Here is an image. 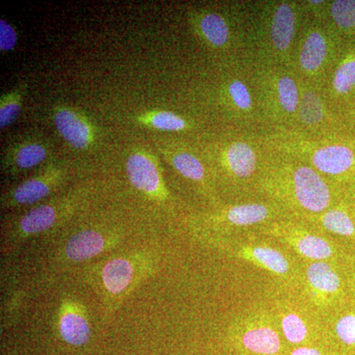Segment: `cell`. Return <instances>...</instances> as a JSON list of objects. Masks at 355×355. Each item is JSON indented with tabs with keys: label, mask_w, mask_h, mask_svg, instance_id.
Returning a JSON list of instances; mask_svg holds the SVG:
<instances>
[{
	"label": "cell",
	"mask_w": 355,
	"mask_h": 355,
	"mask_svg": "<svg viewBox=\"0 0 355 355\" xmlns=\"http://www.w3.org/2000/svg\"><path fill=\"white\" fill-rule=\"evenodd\" d=\"M338 340L347 345L355 347V313H349L340 317L335 327Z\"/></svg>",
	"instance_id": "obj_29"
},
{
	"label": "cell",
	"mask_w": 355,
	"mask_h": 355,
	"mask_svg": "<svg viewBox=\"0 0 355 355\" xmlns=\"http://www.w3.org/2000/svg\"><path fill=\"white\" fill-rule=\"evenodd\" d=\"M51 144L38 137H26L11 142L4 149L1 169L10 176H18L49 160Z\"/></svg>",
	"instance_id": "obj_18"
},
{
	"label": "cell",
	"mask_w": 355,
	"mask_h": 355,
	"mask_svg": "<svg viewBox=\"0 0 355 355\" xmlns=\"http://www.w3.org/2000/svg\"><path fill=\"white\" fill-rule=\"evenodd\" d=\"M254 230L284 243L300 256L313 261H327L336 254L335 248L328 240L308 227V224L291 217L268 222Z\"/></svg>",
	"instance_id": "obj_12"
},
{
	"label": "cell",
	"mask_w": 355,
	"mask_h": 355,
	"mask_svg": "<svg viewBox=\"0 0 355 355\" xmlns=\"http://www.w3.org/2000/svg\"><path fill=\"white\" fill-rule=\"evenodd\" d=\"M161 153L166 160L184 179L195 184L198 191L219 207V198L214 178L200 151L193 150L188 144L182 142H168L161 146Z\"/></svg>",
	"instance_id": "obj_15"
},
{
	"label": "cell",
	"mask_w": 355,
	"mask_h": 355,
	"mask_svg": "<svg viewBox=\"0 0 355 355\" xmlns=\"http://www.w3.org/2000/svg\"><path fill=\"white\" fill-rule=\"evenodd\" d=\"M322 89L331 110L349 127L355 118V41L345 42Z\"/></svg>",
	"instance_id": "obj_13"
},
{
	"label": "cell",
	"mask_w": 355,
	"mask_h": 355,
	"mask_svg": "<svg viewBox=\"0 0 355 355\" xmlns=\"http://www.w3.org/2000/svg\"><path fill=\"white\" fill-rule=\"evenodd\" d=\"M355 121V118L354 119V120H352V121H350V123H349V130H350V125H352V123H354Z\"/></svg>",
	"instance_id": "obj_35"
},
{
	"label": "cell",
	"mask_w": 355,
	"mask_h": 355,
	"mask_svg": "<svg viewBox=\"0 0 355 355\" xmlns=\"http://www.w3.org/2000/svg\"><path fill=\"white\" fill-rule=\"evenodd\" d=\"M282 329L287 342L300 345L308 338V328L302 318L295 313L288 312L282 318Z\"/></svg>",
	"instance_id": "obj_28"
},
{
	"label": "cell",
	"mask_w": 355,
	"mask_h": 355,
	"mask_svg": "<svg viewBox=\"0 0 355 355\" xmlns=\"http://www.w3.org/2000/svg\"><path fill=\"white\" fill-rule=\"evenodd\" d=\"M125 170L135 190L157 202H171V193L166 187L158 159L148 151L139 149L128 155Z\"/></svg>",
	"instance_id": "obj_17"
},
{
	"label": "cell",
	"mask_w": 355,
	"mask_h": 355,
	"mask_svg": "<svg viewBox=\"0 0 355 355\" xmlns=\"http://www.w3.org/2000/svg\"><path fill=\"white\" fill-rule=\"evenodd\" d=\"M299 221L304 222L318 231L324 230L342 237L355 238V221L347 191L340 202L323 214Z\"/></svg>",
	"instance_id": "obj_22"
},
{
	"label": "cell",
	"mask_w": 355,
	"mask_h": 355,
	"mask_svg": "<svg viewBox=\"0 0 355 355\" xmlns=\"http://www.w3.org/2000/svg\"><path fill=\"white\" fill-rule=\"evenodd\" d=\"M345 43L328 23L305 14L294 49L291 69L301 83L323 87Z\"/></svg>",
	"instance_id": "obj_6"
},
{
	"label": "cell",
	"mask_w": 355,
	"mask_h": 355,
	"mask_svg": "<svg viewBox=\"0 0 355 355\" xmlns=\"http://www.w3.org/2000/svg\"><path fill=\"white\" fill-rule=\"evenodd\" d=\"M347 196H349L350 207H352V216H354L355 221V184L347 189Z\"/></svg>",
	"instance_id": "obj_33"
},
{
	"label": "cell",
	"mask_w": 355,
	"mask_h": 355,
	"mask_svg": "<svg viewBox=\"0 0 355 355\" xmlns=\"http://www.w3.org/2000/svg\"><path fill=\"white\" fill-rule=\"evenodd\" d=\"M306 15L326 22L330 0H300Z\"/></svg>",
	"instance_id": "obj_31"
},
{
	"label": "cell",
	"mask_w": 355,
	"mask_h": 355,
	"mask_svg": "<svg viewBox=\"0 0 355 355\" xmlns=\"http://www.w3.org/2000/svg\"><path fill=\"white\" fill-rule=\"evenodd\" d=\"M27 84L16 86L0 97V128L3 130L17 120L22 110Z\"/></svg>",
	"instance_id": "obj_27"
},
{
	"label": "cell",
	"mask_w": 355,
	"mask_h": 355,
	"mask_svg": "<svg viewBox=\"0 0 355 355\" xmlns=\"http://www.w3.org/2000/svg\"><path fill=\"white\" fill-rule=\"evenodd\" d=\"M238 343L245 352L254 355H277L282 349L279 334L265 323L248 324L239 334Z\"/></svg>",
	"instance_id": "obj_23"
},
{
	"label": "cell",
	"mask_w": 355,
	"mask_h": 355,
	"mask_svg": "<svg viewBox=\"0 0 355 355\" xmlns=\"http://www.w3.org/2000/svg\"><path fill=\"white\" fill-rule=\"evenodd\" d=\"M326 22L343 41H355V0H330Z\"/></svg>",
	"instance_id": "obj_26"
},
{
	"label": "cell",
	"mask_w": 355,
	"mask_h": 355,
	"mask_svg": "<svg viewBox=\"0 0 355 355\" xmlns=\"http://www.w3.org/2000/svg\"><path fill=\"white\" fill-rule=\"evenodd\" d=\"M266 148L310 166L331 183L355 184V135L352 132L311 137L296 132H263Z\"/></svg>",
	"instance_id": "obj_4"
},
{
	"label": "cell",
	"mask_w": 355,
	"mask_h": 355,
	"mask_svg": "<svg viewBox=\"0 0 355 355\" xmlns=\"http://www.w3.org/2000/svg\"><path fill=\"white\" fill-rule=\"evenodd\" d=\"M291 132L311 137L352 132L347 123L331 110L324 98L323 89L301 81L295 128Z\"/></svg>",
	"instance_id": "obj_11"
},
{
	"label": "cell",
	"mask_w": 355,
	"mask_h": 355,
	"mask_svg": "<svg viewBox=\"0 0 355 355\" xmlns=\"http://www.w3.org/2000/svg\"><path fill=\"white\" fill-rule=\"evenodd\" d=\"M18 42V35L15 28L6 19H0V51H13Z\"/></svg>",
	"instance_id": "obj_30"
},
{
	"label": "cell",
	"mask_w": 355,
	"mask_h": 355,
	"mask_svg": "<svg viewBox=\"0 0 355 355\" xmlns=\"http://www.w3.org/2000/svg\"><path fill=\"white\" fill-rule=\"evenodd\" d=\"M67 177V166L49 161L36 174L2 193L1 209H17L41 202L62 188Z\"/></svg>",
	"instance_id": "obj_14"
},
{
	"label": "cell",
	"mask_w": 355,
	"mask_h": 355,
	"mask_svg": "<svg viewBox=\"0 0 355 355\" xmlns=\"http://www.w3.org/2000/svg\"><path fill=\"white\" fill-rule=\"evenodd\" d=\"M153 259L147 253L121 254L96 266L93 275L108 312L153 272Z\"/></svg>",
	"instance_id": "obj_9"
},
{
	"label": "cell",
	"mask_w": 355,
	"mask_h": 355,
	"mask_svg": "<svg viewBox=\"0 0 355 355\" xmlns=\"http://www.w3.org/2000/svg\"><path fill=\"white\" fill-rule=\"evenodd\" d=\"M304 19L300 0H263L248 4L247 62L291 69Z\"/></svg>",
	"instance_id": "obj_2"
},
{
	"label": "cell",
	"mask_w": 355,
	"mask_h": 355,
	"mask_svg": "<svg viewBox=\"0 0 355 355\" xmlns=\"http://www.w3.org/2000/svg\"><path fill=\"white\" fill-rule=\"evenodd\" d=\"M189 22L202 43L221 55V64L246 60L247 6L245 4L229 12L207 8L191 9L189 12Z\"/></svg>",
	"instance_id": "obj_7"
},
{
	"label": "cell",
	"mask_w": 355,
	"mask_h": 355,
	"mask_svg": "<svg viewBox=\"0 0 355 355\" xmlns=\"http://www.w3.org/2000/svg\"><path fill=\"white\" fill-rule=\"evenodd\" d=\"M58 133L74 149L90 150L97 140V128L86 114L69 106H58L53 112Z\"/></svg>",
	"instance_id": "obj_19"
},
{
	"label": "cell",
	"mask_w": 355,
	"mask_h": 355,
	"mask_svg": "<svg viewBox=\"0 0 355 355\" xmlns=\"http://www.w3.org/2000/svg\"><path fill=\"white\" fill-rule=\"evenodd\" d=\"M200 155L216 186L237 198L257 193V187L270 155L263 132L225 130L202 144Z\"/></svg>",
	"instance_id": "obj_3"
},
{
	"label": "cell",
	"mask_w": 355,
	"mask_h": 355,
	"mask_svg": "<svg viewBox=\"0 0 355 355\" xmlns=\"http://www.w3.org/2000/svg\"><path fill=\"white\" fill-rule=\"evenodd\" d=\"M207 241L230 257L246 261L279 277L291 272V263L286 257L275 248L254 244L237 237L219 238Z\"/></svg>",
	"instance_id": "obj_16"
},
{
	"label": "cell",
	"mask_w": 355,
	"mask_h": 355,
	"mask_svg": "<svg viewBox=\"0 0 355 355\" xmlns=\"http://www.w3.org/2000/svg\"><path fill=\"white\" fill-rule=\"evenodd\" d=\"M347 189L331 183L297 159L270 151L257 193L275 203L287 217L304 220L331 209Z\"/></svg>",
	"instance_id": "obj_1"
},
{
	"label": "cell",
	"mask_w": 355,
	"mask_h": 355,
	"mask_svg": "<svg viewBox=\"0 0 355 355\" xmlns=\"http://www.w3.org/2000/svg\"><path fill=\"white\" fill-rule=\"evenodd\" d=\"M58 330L60 338L73 347H83L89 342L91 326L85 306L73 297L60 301L58 313Z\"/></svg>",
	"instance_id": "obj_21"
},
{
	"label": "cell",
	"mask_w": 355,
	"mask_h": 355,
	"mask_svg": "<svg viewBox=\"0 0 355 355\" xmlns=\"http://www.w3.org/2000/svg\"><path fill=\"white\" fill-rule=\"evenodd\" d=\"M83 191H73L36 205L7 226L4 237L9 246L20 245L28 239L60 227L76 214L83 203Z\"/></svg>",
	"instance_id": "obj_10"
},
{
	"label": "cell",
	"mask_w": 355,
	"mask_h": 355,
	"mask_svg": "<svg viewBox=\"0 0 355 355\" xmlns=\"http://www.w3.org/2000/svg\"><path fill=\"white\" fill-rule=\"evenodd\" d=\"M135 121L144 127L161 132H190L198 128V123L193 119L166 110H154L139 114L135 116Z\"/></svg>",
	"instance_id": "obj_24"
},
{
	"label": "cell",
	"mask_w": 355,
	"mask_h": 355,
	"mask_svg": "<svg viewBox=\"0 0 355 355\" xmlns=\"http://www.w3.org/2000/svg\"><path fill=\"white\" fill-rule=\"evenodd\" d=\"M249 65L265 132H291L295 128L300 102L298 77L293 70L282 65Z\"/></svg>",
	"instance_id": "obj_5"
},
{
	"label": "cell",
	"mask_w": 355,
	"mask_h": 355,
	"mask_svg": "<svg viewBox=\"0 0 355 355\" xmlns=\"http://www.w3.org/2000/svg\"><path fill=\"white\" fill-rule=\"evenodd\" d=\"M350 132L355 135V121L354 123H352V125H350Z\"/></svg>",
	"instance_id": "obj_34"
},
{
	"label": "cell",
	"mask_w": 355,
	"mask_h": 355,
	"mask_svg": "<svg viewBox=\"0 0 355 355\" xmlns=\"http://www.w3.org/2000/svg\"><path fill=\"white\" fill-rule=\"evenodd\" d=\"M287 217L270 200H247L216 207L210 214H200L191 220L196 234L209 239L235 237L250 228H258L272 220Z\"/></svg>",
	"instance_id": "obj_8"
},
{
	"label": "cell",
	"mask_w": 355,
	"mask_h": 355,
	"mask_svg": "<svg viewBox=\"0 0 355 355\" xmlns=\"http://www.w3.org/2000/svg\"><path fill=\"white\" fill-rule=\"evenodd\" d=\"M119 243L114 234L98 229H84L70 236L60 250L58 260L64 263H78L91 260Z\"/></svg>",
	"instance_id": "obj_20"
},
{
	"label": "cell",
	"mask_w": 355,
	"mask_h": 355,
	"mask_svg": "<svg viewBox=\"0 0 355 355\" xmlns=\"http://www.w3.org/2000/svg\"><path fill=\"white\" fill-rule=\"evenodd\" d=\"M306 279L313 294L317 297H335L342 288L338 273L328 261H313L306 270Z\"/></svg>",
	"instance_id": "obj_25"
},
{
	"label": "cell",
	"mask_w": 355,
	"mask_h": 355,
	"mask_svg": "<svg viewBox=\"0 0 355 355\" xmlns=\"http://www.w3.org/2000/svg\"><path fill=\"white\" fill-rule=\"evenodd\" d=\"M291 355H323V354L314 347H300L292 350Z\"/></svg>",
	"instance_id": "obj_32"
}]
</instances>
